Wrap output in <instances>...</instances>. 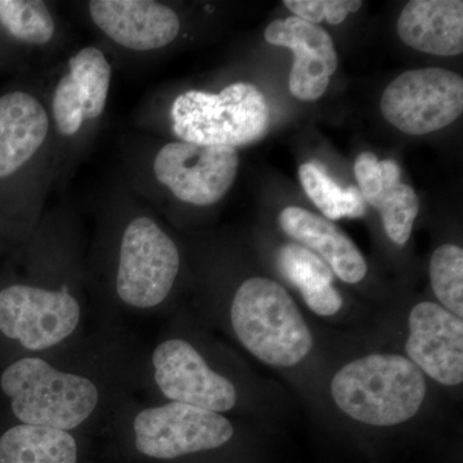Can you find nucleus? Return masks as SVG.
<instances>
[{"instance_id": "nucleus-24", "label": "nucleus", "mask_w": 463, "mask_h": 463, "mask_svg": "<svg viewBox=\"0 0 463 463\" xmlns=\"http://www.w3.org/2000/svg\"><path fill=\"white\" fill-rule=\"evenodd\" d=\"M283 5L307 23L317 24L327 21L330 25H339L347 14L359 11L364 5L361 0H285Z\"/></svg>"}, {"instance_id": "nucleus-9", "label": "nucleus", "mask_w": 463, "mask_h": 463, "mask_svg": "<svg viewBox=\"0 0 463 463\" xmlns=\"http://www.w3.org/2000/svg\"><path fill=\"white\" fill-rule=\"evenodd\" d=\"M80 315L78 300L66 291L27 285L0 291V332L33 352L71 336Z\"/></svg>"}, {"instance_id": "nucleus-14", "label": "nucleus", "mask_w": 463, "mask_h": 463, "mask_svg": "<svg viewBox=\"0 0 463 463\" xmlns=\"http://www.w3.org/2000/svg\"><path fill=\"white\" fill-rule=\"evenodd\" d=\"M90 14L100 32L132 51L166 47L181 30L178 14L152 0H93Z\"/></svg>"}, {"instance_id": "nucleus-4", "label": "nucleus", "mask_w": 463, "mask_h": 463, "mask_svg": "<svg viewBox=\"0 0 463 463\" xmlns=\"http://www.w3.org/2000/svg\"><path fill=\"white\" fill-rule=\"evenodd\" d=\"M173 130L183 142L241 147L257 142L269 125V108L255 85L234 83L221 93L187 90L172 106Z\"/></svg>"}, {"instance_id": "nucleus-18", "label": "nucleus", "mask_w": 463, "mask_h": 463, "mask_svg": "<svg viewBox=\"0 0 463 463\" xmlns=\"http://www.w3.org/2000/svg\"><path fill=\"white\" fill-rule=\"evenodd\" d=\"M50 118L41 102L25 91L0 97V178L29 163L45 142Z\"/></svg>"}, {"instance_id": "nucleus-11", "label": "nucleus", "mask_w": 463, "mask_h": 463, "mask_svg": "<svg viewBox=\"0 0 463 463\" xmlns=\"http://www.w3.org/2000/svg\"><path fill=\"white\" fill-rule=\"evenodd\" d=\"M405 352L420 371L447 386L463 381V322L446 307L425 301L411 312Z\"/></svg>"}, {"instance_id": "nucleus-15", "label": "nucleus", "mask_w": 463, "mask_h": 463, "mask_svg": "<svg viewBox=\"0 0 463 463\" xmlns=\"http://www.w3.org/2000/svg\"><path fill=\"white\" fill-rule=\"evenodd\" d=\"M358 190L364 203L376 207L392 242L403 246L419 215V197L401 181V167L392 160H379L373 152H362L354 164Z\"/></svg>"}, {"instance_id": "nucleus-3", "label": "nucleus", "mask_w": 463, "mask_h": 463, "mask_svg": "<svg viewBox=\"0 0 463 463\" xmlns=\"http://www.w3.org/2000/svg\"><path fill=\"white\" fill-rule=\"evenodd\" d=\"M12 412L25 425L70 431L99 404V389L87 377L62 373L41 358H23L0 377Z\"/></svg>"}, {"instance_id": "nucleus-7", "label": "nucleus", "mask_w": 463, "mask_h": 463, "mask_svg": "<svg viewBox=\"0 0 463 463\" xmlns=\"http://www.w3.org/2000/svg\"><path fill=\"white\" fill-rule=\"evenodd\" d=\"M133 431L137 450L156 459L216 449L234 434L221 413L175 402L143 410L134 419Z\"/></svg>"}, {"instance_id": "nucleus-5", "label": "nucleus", "mask_w": 463, "mask_h": 463, "mask_svg": "<svg viewBox=\"0 0 463 463\" xmlns=\"http://www.w3.org/2000/svg\"><path fill=\"white\" fill-rule=\"evenodd\" d=\"M179 267L178 248L160 225L148 216L133 219L120 243L116 273L118 298L137 309L160 306L172 291Z\"/></svg>"}, {"instance_id": "nucleus-23", "label": "nucleus", "mask_w": 463, "mask_h": 463, "mask_svg": "<svg viewBox=\"0 0 463 463\" xmlns=\"http://www.w3.org/2000/svg\"><path fill=\"white\" fill-rule=\"evenodd\" d=\"M432 289L453 315L463 316V250L446 243L439 246L430 260Z\"/></svg>"}, {"instance_id": "nucleus-22", "label": "nucleus", "mask_w": 463, "mask_h": 463, "mask_svg": "<svg viewBox=\"0 0 463 463\" xmlns=\"http://www.w3.org/2000/svg\"><path fill=\"white\" fill-rule=\"evenodd\" d=\"M0 24L26 44H47L56 32L50 9L38 0H0Z\"/></svg>"}, {"instance_id": "nucleus-19", "label": "nucleus", "mask_w": 463, "mask_h": 463, "mask_svg": "<svg viewBox=\"0 0 463 463\" xmlns=\"http://www.w3.org/2000/svg\"><path fill=\"white\" fill-rule=\"evenodd\" d=\"M279 272L300 291L316 315H336L343 298L334 288V272L318 255L298 243H288L277 254Z\"/></svg>"}, {"instance_id": "nucleus-21", "label": "nucleus", "mask_w": 463, "mask_h": 463, "mask_svg": "<svg viewBox=\"0 0 463 463\" xmlns=\"http://www.w3.org/2000/svg\"><path fill=\"white\" fill-rule=\"evenodd\" d=\"M298 178L307 197L327 221L362 218L365 214V203L358 187H340L318 163L303 164L298 169Z\"/></svg>"}, {"instance_id": "nucleus-1", "label": "nucleus", "mask_w": 463, "mask_h": 463, "mask_svg": "<svg viewBox=\"0 0 463 463\" xmlns=\"http://www.w3.org/2000/svg\"><path fill=\"white\" fill-rule=\"evenodd\" d=\"M331 394L337 407L355 421L394 426L419 412L426 381L403 355L371 354L344 365L332 379Z\"/></svg>"}, {"instance_id": "nucleus-16", "label": "nucleus", "mask_w": 463, "mask_h": 463, "mask_svg": "<svg viewBox=\"0 0 463 463\" xmlns=\"http://www.w3.org/2000/svg\"><path fill=\"white\" fill-rule=\"evenodd\" d=\"M279 225L288 236L298 241L325 261L341 281L358 283L367 274L364 254L336 224L298 206L283 209Z\"/></svg>"}, {"instance_id": "nucleus-10", "label": "nucleus", "mask_w": 463, "mask_h": 463, "mask_svg": "<svg viewBox=\"0 0 463 463\" xmlns=\"http://www.w3.org/2000/svg\"><path fill=\"white\" fill-rule=\"evenodd\" d=\"M152 364L158 389L170 402L216 413L227 412L236 405L233 383L213 371L187 341H164L155 349Z\"/></svg>"}, {"instance_id": "nucleus-20", "label": "nucleus", "mask_w": 463, "mask_h": 463, "mask_svg": "<svg viewBox=\"0 0 463 463\" xmlns=\"http://www.w3.org/2000/svg\"><path fill=\"white\" fill-rule=\"evenodd\" d=\"M0 463H78V444L69 431L21 423L0 438Z\"/></svg>"}, {"instance_id": "nucleus-8", "label": "nucleus", "mask_w": 463, "mask_h": 463, "mask_svg": "<svg viewBox=\"0 0 463 463\" xmlns=\"http://www.w3.org/2000/svg\"><path fill=\"white\" fill-rule=\"evenodd\" d=\"M236 148L170 142L157 152L154 172L157 181L176 199L196 206L221 201L239 172Z\"/></svg>"}, {"instance_id": "nucleus-12", "label": "nucleus", "mask_w": 463, "mask_h": 463, "mask_svg": "<svg viewBox=\"0 0 463 463\" xmlns=\"http://www.w3.org/2000/svg\"><path fill=\"white\" fill-rule=\"evenodd\" d=\"M265 41L294 52L289 91L301 100L321 99L337 69V53L330 33L322 27L289 16L265 29Z\"/></svg>"}, {"instance_id": "nucleus-13", "label": "nucleus", "mask_w": 463, "mask_h": 463, "mask_svg": "<svg viewBox=\"0 0 463 463\" xmlns=\"http://www.w3.org/2000/svg\"><path fill=\"white\" fill-rule=\"evenodd\" d=\"M111 66L96 47H85L69 61V72L58 81L52 112L58 132L75 136L85 120H96L108 103Z\"/></svg>"}, {"instance_id": "nucleus-17", "label": "nucleus", "mask_w": 463, "mask_h": 463, "mask_svg": "<svg viewBox=\"0 0 463 463\" xmlns=\"http://www.w3.org/2000/svg\"><path fill=\"white\" fill-rule=\"evenodd\" d=\"M398 35L413 50L435 56H458L463 52V2L412 0L402 11Z\"/></svg>"}, {"instance_id": "nucleus-2", "label": "nucleus", "mask_w": 463, "mask_h": 463, "mask_svg": "<svg viewBox=\"0 0 463 463\" xmlns=\"http://www.w3.org/2000/svg\"><path fill=\"white\" fill-rule=\"evenodd\" d=\"M231 321L240 343L259 361L292 367L306 359L313 336L300 310L279 283L254 277L234 295Z\"/></svg>"}, {"instance_id": "nucleus-6", "label": "nucleus", "mask_w": 463, "mask_h": 463, "mask_svg": "<svg viewBox=\"0 0 463 463\" xmlns=\"http://www.w3.org/2000/svg\"><path fill=\"white\" fill-rule=\"evenodd\" d=\"M381 112L410 136L437 132L462 115V78L440 67L405 71L383 90Z\"/></svg>"}]
</instances>
